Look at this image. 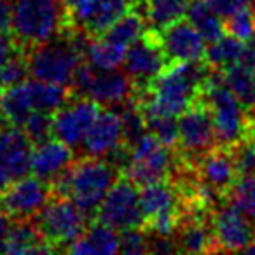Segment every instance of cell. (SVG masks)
<instances>
[{"instance_id":"cell-27","label":"cell","mask_w":255,"mask_h":255,"mask_svg":"<svg viewBox=\"0 0 255 255\" xmlns=\"http://www.w3.org/2000/svg\"><path fill=\"white\" fill-rule=\"evenodd\" d=\"M147 30V21L138 7L128 11L123 14L112 26L105 30L100 37L110 40L114 44L128 47L131 42H135L140 35Z\"/></svg>"},{"instance_id":"cell-40","label":"cell","mask_w":255,"mask_h":255,"mask_svg":"<svg viewBox=\"0 0 255 255\" xmlns=\"http://www.w3.org/2000/svg\"><path fill=\"white\" fill-rule=\"evenodd\" d=\"M240 63L255 70V33L243 44V53H241Z\"/></svg>"},{"instance_id":"cell-24","label":"cell","mask_w":255,"mask_h":255,"mask_svg":"<svg viewBox=\"0 0 255 255\" xmlns=\"http://www.w3.org/2000/svg\"><path fill=\"white\" fill-rule=\"evenodd\" d=\"M189 0H140L138 7L152 30H163L187 14Z\"/></svg>"},{"instance_id":"cell-29","label":"cell","mask_w":255,"mask_h":255,"mask_svg":"<svg viewBox=\"0 0 255 255\" xmlns=\"http://www.w3.org/2000/svg\"><path fill=\"white\" fill-rule=\"evenodd\" d=\"M128 47L114 44L103 37H93L86 49V61L98 70H116L123 67Z\"/></svg>"},{"instance_id":"cell-47","label":"cell","mask_w":255,"mask_h":255,"mask_svg":"<svg viewBox=\"0 0 255 255\" xmlns=\"http://www.w3.org/2000/svg\"><path fill=\"white\" fill-rule=\"evenodd\" d=\"M0 121H4V119H2V116H0Z\"/></svg>"},{"instance_id":"cell-21","label":"cell","mask_w":255,"mask_h":255,"mask_svg":"<svg viewBox=\"0 0 255 255\" xmlns=\"http://www.w3.org/2000/svg\"><path fill=\"white\" fill-rule=\"evenodd\" d=\"M136 86L126 72L116 70H96L93 82L86 96L95 100L102 107L126 105L135 96Z\"/></svg>"},{"instance_id":"cell-7","label":"cell","mask_w":255,"mask_h":255,"mask_svg":"<svg viewBox=\"0 0 255 255\" xmlns=\"http://www.w3.org/2000/svg\"><path fill=\"white\" fill-rule=\"evenodd\" d=\"M33 220L44 240L58 252L67 250L72 241L84 234L88 224L91 222L68 196L54 192H51V198Z\"/></svg>"},{"instance_id":"cell-43","label":"cell","mask_w":255,"mask_h":255,"mask_svg":"<svg viewBox=\"0 0 255 255\" xmlns=\"http://www.w3.org/2000/svg\"><path fill=\"white\" fill-rule=\"evenodd\" d=\"M63 2V5H65V9H67V12L68 11H72V9L75 7V5H79L82 2V0H61Z\"/></svg>"},{"instance_id":"cell-5","label":"cell","mask_w":255,"mask_h":255,"mask_svg":"<svg viewBox=\"0 0 255 255\" xmlns=\"http://www.w3.org/2000/svg\"><path fill=\"white\" fill-rule=\"evenodd\" d=\"M177 149L163 145L152 133L142 135L131 147L121 173L140 189L171 177L177 164Z\"/></svg>"},{"instance_id":"cell-3","label":"cell","mask_w":255,"mask_h":255,"mask_svg":"<svg viewBox=\"0 0 255 255\" xmlns=\"http://www.w3.org/2000/svg\"><path fill=\"white\" fill-rule=\"evenodd\" d=\"M70 26L61 0H12L11 32L25 51L65 35Z\"/></svg>"},{"instance_id":"cell-22","label":"cell","mask_w":255,"mask_h":255,"mask_svg":"<svg viewBox=\"0 0 255 255\" xmlns=\"http://www.w3.org/2000/svg\"><path fill=\"white\" fill-rule=\"evenodd\" d=\"M58 252L51 243L44 240L33 219L12 220L9 234L5 238L4 254H54Z\"/></svg>"},{"instance_id":"cell-2","label":"cell","mask_w":255,"mask_h":255,"mask_svg":"<svg viewBox=\"0 0 255 255\" xmlns=\"http://www.w3.org/2000/svg\"><path fill=\"white\" fill-rule=\"evenodd\" d=\"M121 175L107 157H75L72 166L51 184V192L68 196L89 220H95L100 203Z\"/></svg>"},{"instance_id":"cell-28","label":"cell","mask_w":255,"mask_h":255,"mask_svg":"<svg viewBox=\"0 0 255 255\" xmlns=\"http://www.w3.org/2000/svg\"><path fill=\"white\" fill-rule=\"evenodd\" d=\"M187 19L199 30L206 42L220 39L226 33L224 19L206 4L205 0H189L187 5Z\"/></svg>"},{"instance_id":"cell-32","label":"cell","mask_w":255,"mask_h":255,"mask_svg":"<svg viewBox=\"0 0 255 255\" xmlns=\"http://www.w3.org/2000/svg\"><path fill=\"white\" fill-rule=\"evenodd\" d=\"M89 247V254H117L119 252V234L116 229L98 220H91L82 234Z\"/></svg>"},{"instance_id":"cell-26","label":"cell","mask_w":255,"mask_h":255,"mask_svg":"<svg viewBox=\"0 0 255 255\" xmlns=\"http://www.w3.org/2000/svg\"><path fill=\"white\" fill-rule=\"evenodd\" d=\"M226 86L238 96L247 110L255 107V70L245 67L243 63H234L222 70Z\"/></svg>"},{"instance_id":"cell-17","label":"cell","mask_w":255,"mask_h":255,"mask_svg":"<svg viewBox=\"0 0 255 255\" xmlns=\"http://www.w3.org/2000/svg\"><path fill=\"white\" fill-rule=\"evenodd\" d=\"M157 33H159L161 46L170 63L205 60L206 40L189 19H178Z\"/></svg>"},{"instance_id":"cell-46","label":"cell","mask_w":255,"mask_h":255,"mask_svg":"<svg viewBox=\"0 0 255 255\" xmlns=\"http://www.w3.org/2000/svg\"><path fill=\"white\" fill-rule=\"evenodd\" d=\"M254 12H255V0H254Z\"/></svg>"},{"instance_id":"cell-25","label":"cell","mask_w":255,"mask_h":255,"mask_svg":"<svg viewBox=\"0 0 255 255\" xmlns=\"http://www.w3.org/2000/svg\"><path fill=\"white\" fill-rule=\"evenodd\" d=\"M30 88V95H32V103L35 110H42V112L54 114L58 109L70 102V98L75 95L72 91L70 86H61L53 84V82H44V81H26Z\"/></svg>"},{"instance_id":"cell-30","label":"cell","mask_w":255,"mask_h":255,"mask_svg":"<svg viewBox=\"0 0 255 255\" xmlns=\"http://www.w3.org/2000/svg\"><path fill=\"white\" fill-rule=\"evenodd\" d=\"M243 40L236 39L229 33H224L220 39L213 40L210 42V46H206L205 61L212 68L224 70L240 61L241 53H243Z\"/></svg>"},{"instance_id":"cell-14","label":"cell","mask_w":255,"mask_h":255,"mask_svg":"<svg viewBox=\"0 0 255 255\" xmlns=\"http://www.w3.org/2000/svg\"><path fill=\"white\" fill-rule=\"evenodd\" d=\"M138 4L140 0H82L68 11V21L89 35L100 37L121 16L138 7Z\"/></svg>"},{"instance_id":"cell-34","label":"cell","mask_w":255,"mask_h":255,"mask_svg":"<svg viewBox=\"0 0 255 255\" xmlns=\"http://www.w3.org/2000/svg\"><path fill=\"white\" fill-rule=\"evenodd\" d=\"M25 135L30 138L33 145L46 140L53 138V114L42 112V110H33L21 126Z\"/></svg>"},{"instance_id":"cell-39","label":"cell","mask_w":255,"mask_h":255,"mask_svg":"<svg viewBox=\"0 0 255 255\" xmlns=\"http://www.w3.org/2000/svg\"><path fill=\"white\" fill-rule=\"evenodd\" d=\"M205 2L220 18H227V16L234 14L241 9L250 7L252 4V0H205Z\"/></svg>"},{"instance_id":"cell-44","label":"cell","mask_w":255,"mask_h":255,"mask_svg":"<svg viewBox=\"0 0 255 255\" xmlns=\"http://www.w3.org/2000/svg\"><path fill=\"white\" fill-rule=\"evenodd\" d=\"M243 252H248V254H255V240L254 241H252V243L250 245H248V247L247 248H245V250Z\"/></svg>"},{"instance_id":"cell-11","label":"cell","mask_w":255,"mask_h":255,"mask_svg":"<svg viewBox=\"0 0 255 255\" xmlns=\"http://www.w3.org/2000/svg\"><path fill=\"white\" fill-rule=\"evenodd\" d=\"M170 63L161 46L159 33L147 28L135 42L128 46L124 70L133 79L136 88L147 86L166 65Z\"/></svg>"},{"instance_id":"cell-13","label":"cell","mask_w":255,"mask_h":255,"mask_svg":"<svg viewBox=\"0 0 255 255\" xmlns=\"http://www.w3.org/2000/svg\"><path fill=\"white\" fill-rule=\"evenodd\" d=\"M51 198V185L32 177H23L0 191V206L12 220L35 219Z\"/></svg>"},{"instance_id":"cell-12","label":"cell","mask_w":255,"mask_h":255,"mask_svg":"<svg viewBox=\"0 0 255 255\" xmlns=\"http://www.w3.org/2000/svg\"><path fill=\"white\" fill-rule=\"evenodd\" d=\"M32 149L21 128L0 121V191L30 173Z\"/></svg>"},{"instance_id":"cell-41","label":"cell","mask_w":255,"mask_h":255,"mask_svg":"<svg viewBox=\"0 0 255 255\" xmlns=\"http://www.w3.org/2000/svg\"><path fill=\"white\" fill-rule=\"evenodd\" d=\"M12 0H0V30H11Z\"/></svg>"},{"instance_id":"cell-4","label":"cell","mask_w":255,"mask_h":255,"mask_svg":"<svg viewBox=\"0 0 255 255\" xmlns=\"http://www.w3.org/2000/svg\"><path fill=\"white\" fill-rule=\"evenodd\" d=\"M201 96L210 107L217 145L233 147L245 135L248 114L238 96L226 86L222 70L212 68Z\"/></svg>"},{"instance_id":"cell-19","label":"cell","mask_w":255,"mask_h":255,"mask_svg":"<svg viewBox=\"0 0 255 255\" xmlns=\"http://www.w3.org/2000/svg\"><path fill=\"white\" fill-rule=\"evenodd\" d=\"M74 161L75 154L72 147L53 136L46 142L33 145L30 157V173L51 185L72 166Z\"/></svg>"},{"instance_id":"cell-42","label":"cell","mask_w":255,"mask_h":255,"mask_svg":"<svg viewBox=\"0 0 255 255\" xmlns=\"http://www.w3.org/2000/svg\"><path fill=\"white\" fill-rule=\"evenodd\" d=\"M12 219L4 212V208L0 206V252H4V245H5V238L9 234V229H11Z\"/></svg>"},{"instance_id":"cell-16","label":"cell","mask_w":255,"mask_h":255,"mask_svg":"<svg viewBox=\"0 0 255 255\" xmlns=\"http://www.w3.org/2000/svg\"><path fill=\"white\" fill-rule=\"evenodd\" d=\"M196 177L208 189H212L220 201H226L227 194L238 180V170L231 147L215 145L194 161Z\"/></svg>"},{"instance_id":"cell-9","label":"cell","mask_w":255,"mask_h":255,"mask_svg":"<svg viewBox=\"0 0 255 255\" xmlns=\"http://www.w3.org/2000/svg\"><path fill=\"white\" fill-rule=\"evenodd\" d=\"M212 112L208 103L199 95L178 116V154L194 163L198 157L215 147Z\"/></svg>"},{"instance_id":"cell-1","label":"cell","mask_w":255,"mask_h":255,"mask_svg":"<svg viewBox=\"0 0 255 255\" xmlns=\"http://www.w3.org/2000/svg\"><path fill=\"white\" fill-rule=\"evenodd\" d=\"M210 67L205 60L168 63L143 88H136L133 102L142 112L180 116L203 91Z\"/></svg>"},{"instance_id":"cell-23","label":"cell","mask_w":255,"mask_h":255,"mask_svg":"<svg viewBox=\"0 0 255 255\" xmlns=\"http://www.w3.org/2000/svg\"><path fill=\"white\" fill-rule=\"evenodd\" d=\"M32 95L28 82H19L7 88H0V116L5 123L21 128L33 112Z\"/></svg>"},{"instance_id":"cell-15","label":"cell","mask_w":255,"mask_h":255,"mask_svg":"<svg viewBox=\"0 0 255 255\" xmlns=\"http://www.w3.org/2000/svg\"><path fill=\"white\" fill-rule=\"evenodd\" d=\"M210 222L219 252L245 250L255 240V226L227 201L212 210Z\"/></svg>"},{"instance_id":"cell-10","label":"cell","mask_w":255,"mask_h":255,"mask_svg":"<svg viewBox=\"0 0 255 255\" xmlns=\"http://www.w3.org/2000/svg\"><path fill=\"white\" fill-rule=\"evenodd\" d=\"M103 107L89 96L74 95L70 102L53 114V136L70 147L82 145L86 133Z\"/></svg>"},{"instance_id":"cell-18","label":"cell","mask_w":255,"mask_h":255,"mask_svg":"<svg viewBox=\"0 0 255 255\" xmlns=\"http://www.w3.org/2000/svg\"><path fill=\"white\" fill-rule=\"evenodd\" d=\"M88 156L93 157H110L124 147L123 121L121 116L114 110H105L98 114L95 123L91 124L86 138L82 142Z\"/></svg>"},{"instance_id":"cell-37","label":"cell","mask_w":255,"mask_h":255,"mask_svg":"<svg viewBox=\"0 0 255 255\" xmlns=\"http://www.w3.org/2000/svg\"><path fill=\"white\" fill-rule=\"evenodd\" d=\"M121 254H147L149 252V233L143 227L124 229L119 234Z\"/></svg>"},{"instance_id":"cell-20","label":"cell","mask_w":255,"mask_h":255,"mask_svg":"<svg viewBox=\"0 0 255 255\" xmlns=\"http://www.w3.org/2000/svg\"><path fill=\"white\" fill-rule=\"evenodd\" d=\"M212 213H187L182 215L173 240L177 243V252L182 254H217L215 238H213Z\"/></svg>"},{"instance_id":"cell-38","label":"cell","mask_w":255,"mask_h":255,"mask_svg":"<svg viewBox=\"0 0 255 255\" xmlns=\"http://www.w3.org/2000/svg\"><path fill=\"white\" fill-rule=\"evenodd\" d=\"M19 51L25 49L18 44V40L12 35L11 30H0V67H4Z\"/></svg>"},{"instance_id":"cell-31","label":"cell","mask_w":255,"mask_h":255,"mask_svg":"<svg viewBox=\"0 0 255 255\" xmlns=\"http://www.w3.org/2000/svg\"><path fill=\"white\" fill-rule=\"evenodd\" d=\"M241 215L255 226V175H241L226 198Z\"/></svg>"},{"instance_id":"cell-33","label":"cell","mask_w":255,"mask_h":255,"mask_svg":"<svg viewBox=\"0 0 255 255\" xmlns=\"http://www.w3.org/2000/svg\"><path fill=\"white\" fill-rule=\"evenodd\" d=\"M147 131L152 133L163 145L178 149V119L161 112H142Z\"/></svg>"},{"instance_id":"cell-35","label":"cell","mask_w":255,"mask_h":255,"mask_svg":"<svg viewBox=\"0 0 255 255\" xmlns=\"http://www.w3.org/2000/svg\"><path fill=\"white\" fill-rule=\"evenodd\" d=\"M224 28H226V33L247 42L255 33V12L247 7L227 16L224 18Z\"/></svg>"},{"instance_id":"cell-6","label":"cell","mask_w":255,"mask_h":255,"mask_svg":"<svg viewBox=\"0 0 255 255\" xmlns=\"http://www.w3.org/2000/svg\"><path fill=\"white\" fill-rule=\"evenodd\" d=\"M25 53L30 77L61 86H72L75 68L84 60L68 35L37 44Z\"/></svg>"},{"instance_id":"cell-8","label":"cell","mask_w":255,"mask_h":255,"mask_svg":"<svg viewBox=\"0 0 255 255\" xmlns=\"http://www.w3.org/2000/svg\"><path fill=\"white\" fill-rule=\"evenodd\" d=\"M95 220L107 224L116 231L143 227L138 185L121 173L105 194L103 201L100 203Z\"/></svg>"},{"instance_id":"cell-36","label":"cell","mask_w":255,"mask_h":255,"mask_svg":"<svg viewBox=\"0 0 255 255\" xmlns=\"http://www.w3.org/2000/svg\"><path fill=\"white\" fill-rule=\"evenodd\" d=\"M28 65H26V53L19 51L11 58L4 67H0V88H7L19 82H25L28 77Z\"/></svg>"},{"instance_id":"cell-45","label":"cell","mask_w":255,"mask_h":255,"mask_svg":"<svg viewBox=\"0 0 255 255\" xmlns=\"http://www.w3.org/2000/svg\"><path fill=\"white\" fill-rule=\"evenodd\" d=\"M247 112H255V107H254V109H252V110H247Z\"/></svg>"}]
</instances>
